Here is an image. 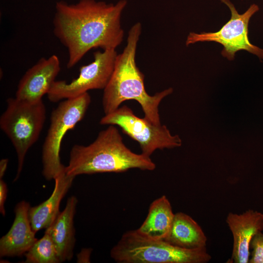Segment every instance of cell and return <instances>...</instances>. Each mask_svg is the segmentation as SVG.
Listing matches in <instances>:
<instances>
[{
    "label": "cell",
    "instance_id": "1",
    "mask_svg": "<svg viewBox=\"0 0 263 263\" xmlns=\"http://www.w3.org/2000/svg\"><path fill=\"white\" fill-rule=\"evenodd\" d=\"M127 0L108 3L95 0H79L69 4L59 1L55 5L53 32L67 49V67L75 66L90 50L115 49L123 41L121 25Z\"/></svg>",
    "mask_w": 263,
    "mask_h": 263
},
{
    "label": "cell",
    "instance_id": "2",
    "mask_svg": "<svg viewBox=\"0 0 263 263\" xmlns=\"http://www.w3.org/2000/svg\"><path fill=\"white\" fill-rule=\"evenodd\" d=\"M142 26L134 24L128 33L127 44L123 52L117 55L110 80L104 89L102 106L105 114L119 107L129 100L137 101L144 113V118L150 122L161 124L159 106L164 98L171 94L169 88L153 95H149L144 86V75L136 65V52Z\"/></svg>",
    "mask_w": 263,
    "mask_h": 263
},
{
    "label": "cell",
    "instance_id": "3",
    "mask_svg": "<svg viewBox=\"0 0 263 263\" xmlns=\"http://www.w3.org/2000/svg\"><path fill=\"white\" fill-rule=\"evenodd\" d=\"M155 164L150 157L131 150L123 142L114 125L99 132L95 140L87 146L75 144L70 151L67 175L104 172H122L132 169L153 170Z\"/></svg>",
    "mask_w": 263,
    "mask_h": 263
},
{
    "label": "cell",
    "instance_id": "4",
    "mask_svg": "<svg viewBox=\"0 0 263 263\" xmlns=\"http://www.w3.org/2000/svg\"><path fill=\"white\" fill-rule=\"evenodd\" d=\"M110 255L119 263H207L211 258L206 247H179L163 240L144 237L136 229L124 233Z\"/></svg>",
    "mask_w": 263,
    "mask_h": 263
},
{
    "label": "cell",
    "instance_id": "5",
    "mask_svg": "<svg viewBox=\"0 0 263 263\" xmlns=\"http://www.w3.org/2000/svg\"><path fill=\"white\" fill-rule=\"evenodd\" d=\"M0 118V128L15 149L18 168L14 181L19 178L29 149L37 141L46 117L42 100L30 102L11 97Z\"/></svg>",
    "mask_w": 263,
    "mask_h": 263
},
{
    "label": "cell",
    "instance_id": "6",
    "mask_svg": "<svg viewBox=\"0 0 263 263\" xmlns=\"http://www.w3.org/2000/svg\"><path fill=\"white\" fill-rule=\"evenodd\" d=\"M91 101L89 93L64 99L52 112L50 125L42 146V174L54 180L65 171L59 157L61 144L66 132L84 117Z\"/></svg>",
    "mask_w": 263,
    "mask_h": 263
},
{
    "label": "cell",
    "instance_id": "7",
    "mask_svg": "<svg viewBox=\"0 0 263 263\" xmlns=\"http://www.w3.org/2000/svg\"><path fill=\"white\" fill-rule=\"evenodd\" d=\"M220 0L230 10V19L215 32H190L187 38L186 45L213 41L223 46L221 55L229 60H233L236 53L240 50L246 51L263 60V49L252 44L248 36L250 19L259 10V6L252 4L245 12L240 14L230 0Z\"/></svg>",
    "mask_w": 263,
    "mask_h": 263
},
{
    "label": "cell",
    "instance_id": "8",
    "mask_svg": "<svg viewBox=\"0 0 263 263\" xmlns=\"http://www.w3.org/2000/svg\"><path fill=\"white\" fill-rule=\"evenodd\" d=\"M100 124L119 127L124 133L139 144L141 153L149 157L157 149H171L182 144L179 136L171 135L165 125H155L144 117H137L126 105L105 114Z\"/></svg>",
    "mask_w": 263,
    "mask_h": 263
},
{
    "label": "cell",
    "instance_id": "9",
    "mask_svg": "<svg viewBox=\"0 0 263 263\" xmlns=\"http://www.w3.org/2000/svg\"><path fill=\"white\" fill-rule=\"evenodd\" d=\"M115 49L97 51L94 61L80 67L78 76L71 82L56 80L47 96L52 102L73 98L93 89H104L112 75L117 56Z\"/></svg>",
    "mask_w": 263,
    "mask_h": 263
},
{
    "label": "cell",
    "instance_id": "10",
    "mask_svg": "<svg viewBox=\"0 0 263 263\" xmlns=\"http://www.w3.org/2000/svg\"><path fill=\"white\" fill-rule=\"evenodd\" d=\"M60 71L56 55L42 57L24 74L19 81L15 97L30 102L40 101L47 94Z\"/></svg>",
    "mask_w": 263,
    "mask_h": 263
},
{
    "label": "cell",
    "instance_id": "11",
    "mask_svg": "<svg viewBox=\"0 0 263 263\" xmlns=\"http://www.w3.org/2000/svg\"><path fill=\"white\" fill-rule=\"evenodd\" d=\"M226 222L233 238L232 255L228 262L249 263L251 241L257 233L263 230V214L252 209L240 214L230 212Z\"/></svg>",
    "mask_w": 263,
    "mask_h": 263
},
{
    "label": "cell",
    "instance_id": "12",
    "mask_svg": "<svg viewBox=\"0 0 263 263\" xmlns=\"http://www.w3.org/2000/svg\"><path fill=\"white\" fill-rule=\"evenodd\" d=\"M30 205L21 201L15 207V217L8 232L0 240L1 257H20L31 248L38 240L29 218Z\"/></svg>",
    "mask_w": 263,
    "mask_h": 263
},
{
    "label": "cell",
    "instance_id": "13",
    "mask_svg": "<svg viewBox=\"0 0 263 263\" xmlns=\"http://www.w3.org/2000/svg\"><path fill=\"white\" fill-rule=\"evenodd\" d=\"M77 199L71 196L67 201L65 208L60 212L49 230L55 245L60 263L70 261L73 258L75 243L74 219Z\"/></svg>",
    "mask_w": 263,
    "mask_h": 263
},
{
    "label": "cell",
    "instance_id": "14",
    "mask_svg": "<svg viewBox=\"0 0 263 263\" xmlns=\"http://www.w3.org/2000/svg\"><path fill=\"white\" fill-rule=\"evenodd\" d=\"M75 177L69 176L64 171L55 179L54 190L49 198L35 207H30L29 218L33 230L38 231L51 226L60 213L61 200L71 187Z\"/></svg>",
    "mask_w": 263,
    "mask_h": 263
},
{
    "label": "cell",
    "instance_id": "15",
    "mask_svg": "<svg viewBox=\"0 0 263 263\" xmlns=\"http://www.w3.org/2000/svg\"><path fill=\"white\" fill-rule=\"evenodd\" d=\"M163 240L179 247L195 249L206 247L207 238L190 216L178 212L175 214L169 231Z\"/></svg>",
    "mask_w": 263,
    "mask_h": 263
},
{
    "label": "cell",
    "instance_id": "16",
    "mask_svg": "<svg viewBox=\"0 0 263 263\" xmlns=\"http://www.w3.org/2000/svg\"><path fill=\"white\" fill-rule=\"evenodd\" d=\"M174 215L170 202L162 196L151 203L146 218L136 230L148 238L163 240L169 231Z\"/></svg>",
    "mask_w": 263,
    "mask_h": 263
},
{
    "label": "cell",
    "instance_id": "17",
    "mask_svg": "<svg viewBox=\"0 0 263 263\" xmlns=\"http://www.w3.org/2000/svg\"><path fill=\"white\" fill-rule=\"evenodd\" d=\"M24 256L26 263H60L55 245L47 229L44 236L36 241Z\"/></svg>",
    "mask_w": 263,
    "mask_h": 263
},
{
    "label": "cell",
    "instance_id": "18",
    "mask_svg": "<svg viewBox=\"0 0 263 263\" xmlns=\"http://www.w3.org/2000/svg\"><path fill=\"white\" fill-rule=\"evenodd\" d=\"M252 249L249 263H263V233L259 232L252 238L250 243Z\"/></svg>",
    "mask_w": 263,
    "mask_h": 263
},
{
    "label": "cell",
    "instance_id": "19",
    "mask_svg": "<svg viewBox=\"0 0 263 263\" xmlns=\"http://www.w3.org/2000/svg\"><path fill=\"white\" fill-rule=\"evenodd\" d=\"M8 188L6 184L2 179H0V212L3 215H5V210L4 208V204L5 203Z\"/></svg>",
    "mask_w": 263,
    "mask_h": 263
},
{
    "label": "cell",
    "instance_id": "20",
    "mask_svg": "<svg viewBox=\"0 0 263 263\" xmlns=\"http://www.w3.org/2000/svg\"><path fill=\"white\" fill-rule=\"evenodd\" d=\"M92 249L84 248L77 254V263H90V257Z\"/></svg>",
    "mask_w": 263,
    "mask_h": 263
},
{
    "label": "cell",
    "instance_id": "21",
    "mask_svg": "<svg viewBox=\"0 0 263 263\" xmlns=\"http://www.w3.org/2000/svg\"><path fill=\"white\" fill-rule=\"evenodd\" d=\"M8 159H2L0 161V179L3 177L6 170L8 165Z\"/></svg>",
    "mask_w": 263,
    "mask_h": 263
}]
</instances>
